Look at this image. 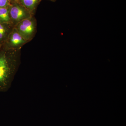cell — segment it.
I'll return each instance as SVG.
<instances>
[{
  "mask_svg": "<svg viewBox=\"0 0 126 126\" xmlns=\"http://www.w3.org/2000/svg\"><path fill=\"white\" fill-rule=\"evenodd\" d=\"M21 49L6 46L0 50V92H7L11 87L20 65Z\"/></svg>",
  "mask_w": 126,
  "mask_h": 126,
  "instance_id": "cell-1",
  "label": "cell"
},
{
  "mask_svg": "<svg viewBox=\"0 0 126 126\" xmlns=\"http://www.w3.org/2000/svg\"><path fill=\"white\" fill-rule=\"evenodd\" d=\"M15 28L23 38L28 42L34 36L36 31V23L32 16L18 23Z\"/></svg>",
  "mask_w": 126,
  "mask_h": 126,
  "instance_id": "cell-2",
  "label": "cell"
},
{
  "mask_svg": "<svg viewBox=\"0 0 126 126\" xmlns=\"http://www.w3.org/2000/svg\"><path fill=\"white\" fill-rule=\"evenodd\" d=\"M9 14L12 24L15 26L24 20L32 16V13L20 3L11 4L9 7Z\"/></svg>",
  "mask_w": 126,
  "mask_h": 126,
  "instance_id": "cell-3",
  "label": "cell"
},
{
  "mask_svg": "<svg viewBox=\"0 0 126 126\" xmlns=\"http://www.w3.org/2000/svg\"><path fill=\"white\" fill-rule=\"evenodd\" d=\"M6 47L10 48L21 49L28 42L19 33L14 27L7 36Z\"/></svg>",
  "mask_w": 126,
  "mask_h": 126,
  "instance_id": "cell-4",
  "label": "cell"
},
{
  "mask_svg": "<svg viewBox=\"0 0 126 126\" xmlns=\"http://www.w3.org/2000/svg\"><path fill=\"white\" fill-rule=\"evenodd\" d=\"M41 0H20V4L32 13L35 10Z\"/></svg>",
  "mask_w": 126,
  "mask_h": 126,
  "instance_id": "cell-5",
  "label": "cell"
},
{
  "mask_svg": "<svg viewBox=\"0 0 126 126\" xmlns=\"http://www.w3.org/2000/svg\"><path fill=\"white\" fill-rule=\"evenodd\" d=\"M0 22L12 25L9 14V7L0 8Z\"/></svg>",
  "mask_w": 126,
  "mask_h": 126,
  "instance_id": "cell-6",
  "label": "cell"
},
{
  "mask_svg": "<svg viewBox=\"0 0 126 126\" xmlns=\"http://www.w3.org/2000/svg\"><path fill=\"white\" fill-rule=\"evenodd\" d=\"M4 23H1L0 22V33L4 35L7 39L9 34L14 27H7L4 25Z\"/></svg>",
  "mask_w": 126,
  "mask_h": 126,
  "instance_id": "cell-7",
  "label": "cell"
},
{
  "mask_svg": "<svg viewBox=\"0 0 126 126\" xmlns=\"http://www.w3.org/2000/svg\"><path fill=\"white\" fill-rule=\"evenodd\" d=\"M11 5L9 0H0V8L9 7Z\"/></svg>",
  "mask_w": 126,
  "mask_h": 126,
  "instance_id": "cell-8",
  "label": "cell"
},
{
  "mask_svg": "<svg viewBox=\"0 0 126 126\" xmlns=\"http://www.w3.org/2000/svg\"><path fill=\"white\" fill-rule=\"evenodd\" d=\"M11 4L15 3H20V0H9Z\"/></svg>",
  "mask_w": 126,
  "mask_h": 126,
  "instance_id": "cell-9",
  "label": "cell"
},
{
  "mask_svg": "<svg viewBox=\"0 0 126 126\" xmlns=\"http://www.w3.org/2000/svg\"><path fill=\"white\" fill-rule=\"evenodd\" d=\"M49 0L51 1H53V2H55V1L56 0Z\"/></svg>",
  "mask_w": 126,
  "mask_h": 126,
  "instance_id": "cell-10",
  "label": "cell"
},
{
  "mask_svg": "<svg viewBox=\"0 0 126 126\" xmlns=\"http://www.w3.org/2000/svg\"></svg>",
  "mask_w": 126,
  "mask_h": 126,
  "instance_id": "cell-11",
  "label": "cell"
}]
</instances>
